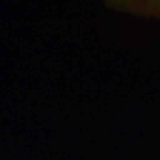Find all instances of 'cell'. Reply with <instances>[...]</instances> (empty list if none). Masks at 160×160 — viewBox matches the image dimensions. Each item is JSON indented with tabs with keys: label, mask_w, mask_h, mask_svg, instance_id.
Here are the masks:
<instances>
[{
	"label": "cell",
	"mask_w": 160,
	"mask_h": 160,
	"mask_svg": "<svg viewBox=\"0 0 160 160\" xmlns=\"http://www.w3.org/2000/svg\"><path fill=\"white\" fill-rule=\"evenodd\" d=\"M104 5L116 12L134 17L160 22V0H102Z\"/></svg>",
	"instance_id": "cell-1"
}]
</instances>
